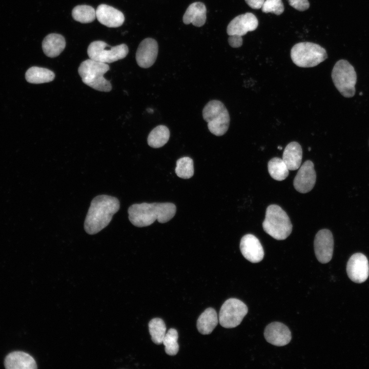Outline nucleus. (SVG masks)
Masks as SVG:
<instances>
[{
  "label": "nucleus",
  "instance_id": "nucleus-4",
  "mask_svg": "<svg viewBox=\"0 0 369 369\" xmlns=\"http://www.w3.org/2000/svg\"><path fill=\"white\" fill-rule=\"evenodd\" d=\"M262 227L267 234L279 240L285 239L292 231V224L286 213L276 204H271L266 208Z\"/></svg>",
  "mask_w": 369,
  "mask_h": 369
},
{
  "label": "nucleus",
  "instance_id": "nucleus-23",
  "mask_svg": "<svg viewBox=\"0 0 369 369\" xmlns=\"http://www.w3.org/2000/svg\"><path fill=\"white\" fill-rule=\"evenodd\" d=\"M54 73L50 70L38 67H32L26 72L27 81L31 84H38L50 82L54 79Z\"/></svg>",
  "mask_w": 369,
  "mask_h": 369
},
{
  "label": "nucleus",
  "instance_id": "nucleus-11",
  "mask_svg": "<svg viewBox=\"0 0 369 369\" xmlns=\"http://www.w3.org/2000/svg\"><path fill=\"white\" fill-rule=\"evenodd\" d=\"M346 272L353 281L357 283L364 282L369 275V265L366 257L360 253L353 254L347 262Z\"/></svg>",
  "mask_w": 369,
  "mask_h": 369
},
{
  "label": "nucleus",
  "instance_id": "nucleus-22",
  "mask_svg": "<svg viewBox=\"0 0 369 369\" xmlns=\"http://www.w3.org/2000/svg\"><path fill=\"white\" fill-rule=\"evenodd\" d=\"M218 321L216 311L212 308H207L197 319V330L201 334H210L217 326Z\"/></svg>",
  "mask_w": 369,
  "mask_h": 369
},
{
  "label": "nucleus",
  "instance_id": "nucleus-28",
  "mask_svg": "<svg viewBox=\"0 0 369 369\" xmlns=\"http://www.w3.org/2000/svg\"><path fill=\"white\" fill-rule=\"evenodd\" d=\"M175 173L177 176L183 179H189L194 174L193 161L189 157H183L176 161Z\"/></svg>",
  "mask_w": 369,
  "mask_h": 369
},
{
  "label": "nucleus",
  "instance_id": "nucleus-6",
  "mask_svg": "<svg viewBox=\"0 0 369 369\" xmlns=\"http://www.w3.org/2000/svg\"><path fill=\"white\" fill-rule=\"evenodd\" d=\"M202 116L208 128L214 135L220 136L228 131L230 121L229 113L224 105L218 100L209 101L202 110Z\"/></svg>",
  "mask_w": 369,
  "mask_h": 369
},
{
  "label": "nucleus",
  "instance_id": "nucleus-9",
  "mask_svg": "<svg viewBox=\"0 0 369 369\" xmlns=\"http://www.w3.org/2000/svg\"><path fill=\"white\" fill-rule=\"evenodd\" d=\"M248 311L247 306L236 298L227 299L222 305L218 316L220 324L225 328L239 325Z\"/></svg>",
  "mask_w": 369,
  "mask_h": 369
},
{
  "label": "nucleus",
  "instance_id": "nucleus-30",
  "mask_svg": "<svg viewBox=\"0 0 369 369\" xmlns=\"http://www.w3.org/2000/svg\"><path fill=\"white\" fill-rule=\"evenodd\" d=\"M261 10L264 13H273L280 15L284 11V6L281 0H265Z\"/></svg>",
  "mask_w": 369,
  "mask_h": 369
},
{
  "label": "nucleus",
  "instance_id": "nucleus-2",
  "mask_svg": "<svg viewBox=\"0 0 369 369\" xmlns=\"http://www.w3.org/2000/svg\"><path fill=\"white\" fill-rule=\"evenodd\" d=\"M174 204L170 202L136 203L128 209L130 222L137 227L151 225L156 220L165 223L171 219L176 213Z\"/></svg>",
  "mask_w": 369,
  "mask_h": 369
},
{
  "label": "nucleus",
  "instance_id": "nucleus-5",
  "mask_svg": "<svg viewBox=\"0 0 369 369\" xmlns=\"http://www.w3.org/2000/svg\"><path fill=\"white\" fill-rule=\"evenodd\" d=\"M291 57L298 67L310 68L317 66L327 57L326 50L320 45L311 42H300L291 49Z\"/></svg>",
  "mask_w": 369,
  "mask_h": 369
},
{
  "label": "nucleus",
  "instance_id": "nucleus-24",
  "mask_svg": "<svg viewBox=\"0 0 369 369\" xmlns=\"http://www.w3.org/2000/svg\"><path fill=\"white\" fill-rule=\"evenodd\" d=\"M170 131L164 125H159L154 128L149 133L147 142L153 148H159L163 146L169 140Z\"/></svg>",
  "mask_w": 369,
  "mask_h": 369
},
{
  "label": "nucleus",
  "instance_id": "nucleus-34",
  "mask_svg": "<svg viewBox=\"0 0 369 369\" xmlns=\"http://www.w3.org/2000/svg\"><path fill=\"white\" fill-rule=\"evenodd\" d=\"M278 148L279 149H282L281 147H278Z\"/></svg>",
  "mask_w": 369,
  "mask_h": 369
},
{
  "label": "nucleus",
  "instance_id": "nucleus-26",
  "mask_svg": "<svg viewBox=\"0 0 369 369\" xmlns=\"http://www.w3.org/2000/svg\"><path fill=\"white\" fill-rule=\"evenodd\" d=\"M74 19L81 23H90L95 19L96 11L92 6L82 5L75 6L72 11Z\"/></svg>",
  "mask_w": 369,
  "mask_h": 369
},
{
  "label": "nucleus",
  "instance_id": "nucleus-16",
  "mask_svg": "<svg viewBox=\"0 0 369 369\" xmlns=\"http://www.w3.org/2000/svg\"><path fill=\"white\" fill-rule=\"evenodd\" d=\"M240 250L243 257L252 263L261 261L264 257V251L259 239L248 234L243 236L240 242Z\"/></svg>",
  "mask_w": 369,
  "mask_h": 369
},
{
  "label": "nucleus",
  "instance_id": "nucleus-15",
  "mask_svg": "<svg viewBox=\"0 0 369 369\" xmlns=\"http://www.w3.org/2000/svg\"><path fill=\"white\" fill-rule=\"evenodd\" d=\"M264 336L266 341L277 346H284L291 340V332L284 324L274 322L269 324L264 331Z\"/></svg>",
  "mask_w": 369,
  "mask_h": 369
},
{
  "label": "nucleus",
  "instance_id": "nucleus-7",
  "mask_svg": "<svg viewBox=\"0 0 369 369\" xmlns=\"http://www.w3.org/2000/svg\"><path fill=\"white\" fill-rule=\"evenodd\" d=\"M332 78L335 86L343 96L351 97L354 95L356 73L348 61L340 59L336 62L332 70Z\"/></svg>",
  "mask_w": 369,
  "mask_h": 369
},
{
  "label": "nucleus",
  "instance_id": "nucleus-8",
  "mask_svg": "<svg viewBox=\"0 0 369 369\" xmlns=\"http://www.w3.org/2000/svg\"><path fill=\"white\" fill-rule=\"evenodd\" d=\"M128 52V47L125 44L111 47L101 40L92 42L87 49L90 58L106 64L124 58Z\"/></svg>",
  "mask_w": 369,
  "mask_h": 369
},
{
  "label": "nucleus",
  "instance_id": "nucleus-33",
  "mask_svg": "<svg viewBox=\"0 0 369 369\" xmlns=\"http://www.w3.org/2000/svg\"><path fill=\"white\" fill-rule=\"evenodd\" d=\"M265 0H245L247 4L251 8L254 9H259L261 7Z\"/></svg>",
  "mask_w": 369,
  "mask_h": 369
},
{
  "label": "nucleus",
  "instance_id": "nucleus-27",
  "mask_svg": "<svg viewBox=\"0 0 369 369\" xmlns=\"http://www.w3.org/2000/svg\"><path fill=\"white\" fill-rule=\"evenodd\" d=\"M148 326L152 341L156 344L162 343L166 333V326L163 320L159 318H153L149 322Z\"/></svg>",
  "mask_w": 369,
  "mask_h": 369
},
{
  "label": "nucleus",
  "instance_id": "nucleus-25",
  "mask_svg": "<svg viewBox=\"0 0 369 369\" xmlns=\"http://www.w3.org/2000/svg\"><path fill=\"white\" fill-rule=\"evenodd\" d=\"M268 169L270 176L275 180L282 181L289 175V169L282 160L279 157H274L268 163Z\"/></svg>",
  "mask_w": 369,
  "mask_h": 369
},
{
  "label": "nucleus",
  "instance_id": "nucleus-29",
  "mask_svg": "<svg viewBox=\"0 0 369 369\" xmlns=\"http://www.w3.org/2000/svg\"><path fill=\"white\" fill-rule=\"evenodd\" d=\"M178 338V332L174 329H170L166 333L162 343L165 345V352L168 355L174 356L177 354L179 351Z\"/></svg>",
  "mask_w": 369,
  "mask_h": 369
},
{
  "label": "nucleus",
  "instance_id": "nucleus-31",
  "mask_svg": "<svg viewBox=\"0 0 369 369\" xmlns=\"http://www.w3.org/2000/svg\"><path fill=\"white\" fill-rule=\"evenodd\" d=\"M288 1L291 6L300 11H305L310 7L308 0H288Z\"/></svg>",
  "mask_w": 369,
  "mask_h": 369
},
{
  "label": "nucleus",
  "instance_id": "nucleus-18",
  "mask_svg": "<svg viewBox=\"0 0 369 369\" xmlns=\"http://www.w3.org/2000/svg\"><path fill=\"white\" fill-rule=\"evenodd\" d=\"M4 364L7 369L37 368L34 358L29 354L21 351H15L9 354L5 359Z\"/></svg>",
  "mask_w": 369,
  "mask_h": 369
},
{
  "label": "nucleus",
  "instance_id": "nucleus-32",
  "mask_svg": "<svg viewBox=\"0 0 369 369\" xmlns=\"http://www.w3.org/2000/svg\"><path fill=\"white\" fill-rule=\"evenodd\" d=\"M228 42L232 47L238 48L242 45V37L236 35H229Z\"/></svg>",
  "mask_w": 369,
  "mask_h": 369
},
{
  "label": "nucleus",
  "instance_id": "nucleus-1",
  "mask_svg": "<svg viewBox=\"0 0 369 369\" xmlns=\"http://www.w3.org/2000/svg\"><path fill=\"white\" fill-rule=\"evenodd\" d=\"M119 202L116 197L100 195L92 200L87 214L84 229L90 235L95 234L106 227L113 216L119 210Z\"/></svg>",
  "mask_w": 369,
  "mask_h": 369
},
{
  "label": "nucleus",
  "instance_id": "nucleus-21",
  "mask_svg": "<svg viewBox=\"0 0 369 369\" xmlns=\"http://www.w3.org/2000/svg\"><path fill=\"white\" fill-rule=\"evenodd\" d=\"M302 150L301 145L296 141L287 145L284 149L282 160L290 170L298 169L302 161Z\"/></svg>",
  "mask_w": 369,
  "mask_h": 369
},
{
  "label": "nucleus",
  "instance_id": "nucleus-3",
  "mask_svg": "<svg viewBox=\"0 0 369 369\" xmlns=\"http://www.w3.org/2000/svg\"><path fill=\"white\" fill-rule=\"evenodd\" d=\"M109 69L107 64L90 58L80 64L78 72L84 84L96 90L108 92L112 90V85L104 75Z\"/></svg>",
  "mask_w": 369,
  "mask_h": 369
},
{
  "label": "nucleus",
  "instance_id": "nucleus-10",
  "mask_svg": "<svg viewBox=\"0 0 369 369\" xmlns=\"http://www.w3.org/2000/svg\"><path fill=\"white\" fill-rule=\"evenodd\" d=\"M315 256L322 263H326L332 259L334 249V239L332 232L322 229L316 234L314 242Z\"/></svg>",
  "mask_w": 369,
  "mask_h": 369
},
{
  "label": "nucleus",
  "instance_id": "nucleus-14",
  "mask_svg": "<svg viewBox=\"0 0 369 369\" xmlns=\"http://www.w3.org/2000/svg\"><path fill=\"white\" fill-rule=\"evenodd\" d=\"M158 51V44L154 39H144L139 44L136 53V60L138 65L143 68L152 66L156 59Z\"/></svg>",
  "mask_w": 369,
  "mask_h": 369
},
{
  "label": "nucleus",
  "instance_id": "nucleus-17",
  "mask_svg": "<svg viewBox=\"0 0 369 369\" xmlns=\"http://www.w3.org/2000/svg\"><path fill=\"white\" fill-rule=\"evenodd\" d=\"M96 17L100 23L110 28L120 27L125 20L124 15L121 11L106 4L97 7Z\"/></svg>",
  "mask_w": 369,
  "mask_h": 369
},
{
  "label": "nucleus",
  "instance_id": "nucleus-12",
  "mask_svg": "<svg viewBox=\"0 0 369 369\" xmlns=\"http://www.w3.org/2000/svg\"><path fill=\"white\" fill-rule=\"evenodd\" d=\"M316 174L313 162L305 161L299 168L295 176L293 184L295 189L301 193L311 191L315 186Z\"/></svg>",
  "mask_w": 369,
  "mask_h": 369
},
{
  "label": "nucleus",
  "instance_id": "nucleus-19",
  "mask_svg": "<svg viewBox=\"0 0 369 369\" xmlns=\"http://www.w3.org/2000/svg\"><path fill=\"white\" fill-rule=\"evenodd\" d=\"M206 12L203 3L194 2L187 9L183 16V22L186 25L192 23L195 26L201 27L206 20Z\"/></svg>",
  "mask_w": 369,
  "mask_h": 369
},
{
  "label": "nucleus",
  "instance_id": "nucleus-13",
  "mask_svg": "<svg viewBox=\"0 0 369 369\" xmlns=\"http://www.w3.org/2000/svg\"><path fill=\"white\" fill-rule=\"evenodd\" d=\"M258 25L255 15L250 12L239 15L229 24L227 32L229 35H236L242 37L249 31L255 30Z\"/></svg>",
  "mask_w": 369,
  "mask_h": 369
},
{
  "label": "nucleus",
  "instance_id": "nucleus-20",
  "mask_svg": "<svg viewBox=\"0 0 369 369\" xmlns=\"http://www.w3.org/2000/svg\"><path fill=\"white\" fill-rule=\"evenodd\" d=\"M66 47L64 36L59 34L50 33L47 35L42 42V48L45 54L49 57L58 56Z\"/></svg>",
  "mask_w": 369,
  "mask_h": 369
}]
</instances>
